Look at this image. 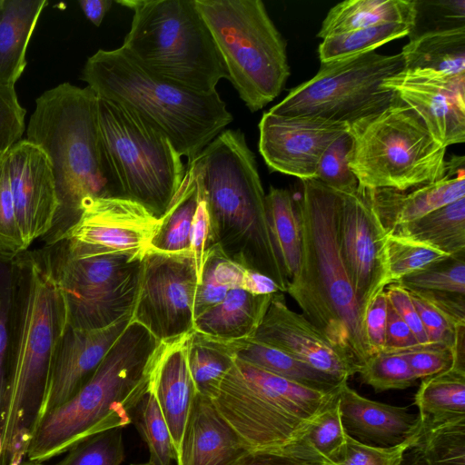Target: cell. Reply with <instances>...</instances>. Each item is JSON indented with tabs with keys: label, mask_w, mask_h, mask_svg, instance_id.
I'll return each instance as SVG.
<instances>
[{
	"label": "cell",
	"mask_w": 465,
	"mask_h": 465,
	"mask_svg": "<svg viewBox=\"0 0 465 465\" xmlns=\"http://www.w3.org/2000/svg\"><path fill=\"white\" fill-rule=\"evenodd\" d=\"M12 371L0 436V465L26 458L41 418L57 344L67 326L64 298L41 251L16 256Z\"/></svg>",
	"instance_id": "1"
},
{
	"label": "cell",
	"mask_w": 465,
	"mask_h": 465,
	"mask_svg": "<svg viewBox=\"0 0 465 465\" xmlns=\"http://www.w3.org/2000/svg\"><path fill=\"white\" fill-rule=\"evenodd\" d=\"M163 341L131 320L91 378L38 421L26 458L44 462L104 430L127 426L151 390Z\"/></svg>",
	"instance_id": "2"
},
{
	"label": "cell",
	"mask_w": 465,
	"mask_h": 465,
	"mask_svg": "<svg viewBox=\"0 0 465 465\" xmlns=\"http://www.w3.org/2000/svg\"><path fill=\"white\" fill-rule=\"evenodd\" d=\"M302 189L295 200L302 231L301 262L286 292L335 347L361 367L371 353L341 251V193L316 179L302 181Z\"/></svg>",
	"instance_id": "3"
},
{
	"label": "cell",
	"mask_w": 465,
	"mask_h": 465,
	"mask_svg": "<svg viewBox=\"0 0 465 465\" xmlns=\"http://www.w3.org/2000/svg\"><path fill=\"white\" fill-rule=\"evenodd\" d=\"M205 201L216 245L232 262L271 278H288L272 242L255 156L240 130H224L189 163Z\"/></svg>",
	"instance_id": "4"
},
{
	"label": "cell",
	"mask_w": 465,
	"mask_h": 465,
	"mask_svg": "<svg viewBox=\"0 0 465 465\" xmlns=\"http://www.w3.org/2000/svg\"><path fill=\"white\" fill-rule=\"evenodd\" d=\"M26 135L45 153L54 173L58 209L45 235L51 245L76 223L87 201L114 196L99 142L97 95L69 83L45 91L35 101Z\"/></svg>",
	"instance_id": "5"
},
{
	"label": "cell",
	"mask_w": 465,
	"mask_h": 465,
	"mask_svg": "<svg viewBox=\"0 0 465 465\" xmlns=\"http://www.w3.org/2000/svg\"><path fill=\"white\" fill-rule=\"evenodd\" d=\"M82 78L98 97L122 105L164 134L188 163L233 120L217 91L199 93L157 76L121 47L90 56Z\"/></svg>",
	"instance_id": "6"
},
{
	"label": "cell",
	"mask_w": 465,
	"mask_h": 465,
	"mask_svg": "<svg viewBox=\"0 0 465 465\" xmlns=\"http://www.w3.org/2000/svg\"><path fill=\"white\" fill-rule=\"evenodd\" d=\"M134 15L122 46L148 72L211 94L227 72L194 0H118Z\"/></svg>",
	"instance_id": "7"
},
{
	"label": "cell",
	"mask_w": 465,
	"mask_h": 465,
	"mask_svg": "<svg viewBox=\"0 0 465 465\" xmlns=\"http://www.w3.org/2000/svg\"><path fill=\"white\" fill-rule=\"evenodd\" d=\"M234 359L213 400L252 451L276 450L303 440L336 398Z\"/></svg>",
	"instance_id": "8"
},
{
	"label": "cell",
	"mask_w": 465,
	"mask_h": 465,
	"mask_svg": "<svg viewBox=\"0 0 465 465\" xmlns=\"http://www.w3.org/2000/svg\"><path fill=\"white\" fill-rule=\"evenodd\" d=\"M104 165L114 196L134 201L161 219L187 166L168 138L122 105L97 96Z\"/></svg>",
	"instance_id": "9"
},
{
	"label": "cell",
	"mask_w": 465,
	"mask_h": 465,
	"mask_svg": "<svg viewBox=\"0 0 465 465\" xmlns=\"http://www.w3.org/2000/svg\"><path fill=\"white\" fill-rule=\"evenodd\" d=\"M227 72L251 112L273 101L290 76L286 42L261 0H194Z\"/></svg>",
	"instance_id": "10"
},
{
	"label": "cell",
	"mask_w": 465,
	"mask_h": 465,
	"mask_svg": "<svg viewBox=\"0 0 465 465\" xmlns=\"http://www.w3.org/2000/svg\"><path fill=\"white\" fill-rule=\"evenodd\" d=\"M348 133L351 137L349 166L361 188L404 192L446 174V147L400 99L350 124Z\"/></svg>",
	"instance_id": "11"
},
{
	"label": "cell",
	"mask_w": 465,
	"mask_h": 465,
	"mask_svg": "<svg viewBox=\"0 0 465 465\" xmlns=\"http://www.w3.org/2000/svg\"><path fill=\"white\" fill-rule=\"evenodd\" d=\"M404 69L401 53L375 51L321 63L317 74L289 92L269 112L317 117L348 125L378 113L399 97L382 83Z\"/></svg>",
	"instance_id": "12"
},
{
	"label": "cell",
	"mask_w": 465,
	"mask_h": 465,
	"mask_svg": "<svg viewBox=\"0 0 465 465\" xmlns=\"http://www.w3.org/2000/svg\"><path fill=\"white\" fill-rule=\"evenodd\" d=\"M41 252L64 298L68 326L97 330L132 316L143 258L124 252L73 256L60 242Z\"/></svg>",
	"instance_id": "13"
},
{
	"label": "cell",
	"mask_w": 465,
	"mask_h": 465,
	"mask_svg": "<svg viewBox=\"0 0 465 465\" xmlns=\"http://www.w3.org/2000/svg\"><path fill=\"white\" fill-rule=\"evenodd\" d=\"M198 277L190 251L149 249L142 259L139 290L131 320L160 341L193 331Z\"/></svg>",
	"instance_id": "14"
},
{
	"label": "cell",
	"mask_w": 465,
	"mask_h": 465,
	"mask_svg": "<svg viewBox=\"0 0 465 465\" xmlns=\"http://www.w3.org/2000/svg\"><path fill=\"white\" fill-rule=\"evenodd\" d=\"M160 223L134 201L119 196L97 197L84 204L79 220L58 242L73 256L124 252L143 258Z\"/></svg>",
	"instance_id": "15"
},
{
	"label": "cell",
	"mask_w": 465,
	"mask_h": 465,
	"mask_svg": "<svg viewBox=\"0 0 465 465\" xmlns=\"http://www.w3.org/2000/svg\"><path fill=\"white\" fill-rule=\"evenodd\" d=\"M341 197V251L363 322L371 300L389 284V232L366 189L359 187L355 193Z\"/></svg>",
	"instance_id": "16"
},
{
	"label": "cell",
	"mask_w": 465,
	"mask_h": 465,
	"mask_svg": "<svg viewBox=\"0 0 465 465\" xmlns=\"http://www.w3.org/2000/svg\"><path fill=\"white\" fill-rule=\"evenodd\" d=\"M258 148L272 172L301 181L315 179L319 162L329 145L349 125L317 117L263 113L259 123Z\"/></svg>",
	"instance_id": "17"
},
{
	"label": "cell",
	"mask_w": 465,
	"mask_h": 465,
	"mask_svg": "<svg viewBox=\"0 0 465 465\" xmlns=\"http://www.w3.org/2000/svg\"><path fill=\"white\" fill-rule=\"evenodd\" d=\"M382 85L420 116L442 146L464 143L465 74L403 69Z\"/></svg>",
	"instance_id": "18"
},
{
	"label": "cell",
	"mask_w": 465,
	"mask_h": 465,
	"mask_svg": "<svg viewBox=\"0 0 465 465\" xmlns=\"http://www.w3.org/2000/svg\"><path fill=\"white\" fill-rule=\"evenodd\" d=\"M252 338L340 381H348L361 369L350 354L335 347L303 314L289 309L281 292L272 295Z\"/></svg>",
	"instance_id": "19"
},
{
	"label": "cell",
	"mask_w": 465,
	"mask_h": 465,
	"mask_svg": "<svg viewBox=\"0 0 465 465\" xmlns=\"http://www.w3.org/2000/svg\"><path fill=\"white\" fill-rule=\"evenodd\" d=\"M5 155L16 219L29 247L49 232L58 209L52 166L45 153L26 139Z\"/></svg>",
	"instance_id": "20"
},
{
	"label": "cell",
	"mask_w": 465,
	"mask_h": 465,
	"mask_svg": "<svg viewBox=\"0 0 465 465\" xmlns=\"http://www.w3.org/2000/svg\"><path fill=\"white\" fill-rule=\"evenodd\" d=\"M131 318L97 330L66 326L54 355L41 418L69 400L91 378Z\"/></svg>",
	"instance_id": "21"
},
{
	"label": "cell",
	"mask_w": 465,
	"mask_h": 465,
	"mask_svg": "<svg viewBox=\"0 0 465 465\" xmlns=\"http://www.w3.org/2000/svg\"><path fill=\"white\" fill-rule=\"evenodd\" d=\"M251 451L213 400L196 392L184 427L177 465H234Z\"/></svg>",
	"instance_id": "22"
},
{
	"label": "cell",
	"mask_w": 465,
	"mask_h": 465,
	"mask_svg": "<svg viewBox=\"0 0 465 465\" xmlns=\"http://www.w3.org/2000/svg\"><path fill=\"white\" fill-rule=\"evenodd\" d=\"M343 429L355 440L375 447L400 445L420 432L418 415L408 407L392 406L361 396L348 382L339 391Z\"/></svg>",
	"instance_id": "23"
},
{
	"label": "cell",
	"mask_w": 465,
	"mask_h": 465,
	"mask_svg": "<svg viewBox=\"0 0 465 465\" xmlns=\"http://www.w3.org/2000/svg\"><path fill=\"white\" fill-rule=\"evenodd\" d=\"M465 158L452 155L446 174L437 182L411 191L389 188L366 189L371 202L388 232L430 212L465 197Z\"/></svg>",
	"instance_id": "24"
},
{
	"label": "cell",
	"mask_w": 465,
	"mask_h": 465,
	"mask_svg": "<svg viewBox=\"0 0 465 465\" xmlns=\"http://www.w3.org/2000/svg\"><path fill=\"white\" fill-rule=\"evenodd\" d=\"M190 335L191 332L163 341L152 382V391L172 435L176 459L196 393L187 361Z\"/></svg>",
	"instance_id": "25"
},
{
	"label": "cell",
	"mask_w": 465,
	"mask_h": 465,
	"mask_svg": "<svg viewBox=\"0 0 465 465\" xmlns=\"http://www.w3.org/2000/svg\"><path fill=\"white\" fill-rule=\"evenodd\" d=\"M272 295L231 289L222 302L194 320L193 331L224 341L251 338L260 326Z\"/></svg>",
	"instance_id": "26"
},
{
	"label": "cell",
	"mask_w": 465,
	"mask_h": 465,
	"mask_svg": "<svg viewBox=\"0 0 465 465\" xmlns=\"http://www.w3.org/2000/svg\"><path fill=\"white\" fill-rule=\"evenodd\" d=\"M46 0H3L0 6V84L15 86Z\"/></svg>",
	"instance_id": "27"
},
{
	"label": "cell",
	"mask_w": 465,
	"mask_h": 465,
	"mask_svg": "<svg viewBox=\"0 0 465 465\" xmlns=\"http://www.w3.org/2000/svg\"><path fill=\"white\" fill-rule=\"evenodd\" d=\"M224 342L234 359L312 390L326 393L334 392L347 382L322 373L288 353L252 337Z\"/></svg>",
	"instance_id": "28"
},
{
	"label": "cell",
	"mask_w": 465,
	"mask_h": 465,
	"mask_svg": "<svg viewBox=\"0 0 465 465\" xmlns=\"http://www.w3.org/2000/svg\"><path fill=\"white\" fill-rule=\"evenodd\" d=\"M401 53L406 70L465 74V25L434 28L418 34Z\"/></svg>",
	"instance_id": "29"
},
{
	"label": "cell",
	"mask_w": 465,
	"mask_h": 465,
	"mask_svg": "<svg viewBox=\"0 0 465 465\" xmlns=\"http://www.w3.org/2000/svg\"><path fill=\"white\" fill-rule=\"evenodd\" d=\"M417 1L346 0L327 13L317 36L322 40L385 23H408L416 26Z\"/></svg>",
	"instance_id": "30"
},
{
	"label": "cell",
	"mask_w": 465,
	"mask_h": 465,
	"mask_svg": "<svg viewBox=\"0 0 465 465\" xmlns=\"http://www.w3.org/2000/svg\"><path fill=\"white\" fill-rule=\"evenodd\" d=\"M389 233L430 245L451 256L465 255V197L401 224Z\"/></svg>",
	"instance_id": "31"
},
{
	"label": "cell",
	"mask_w": 465,
	"mask_h": 465,
	"mask_svg": "<svg viewBox=\"0 0 465 465\" xmlns=\"http://www.w3.org/2000/svg\"><path fill=\"white\" fill-rule=\"evenodd\" d=\"M265 209L275 252L288 281L298 272L302 255V231L296 201L287 189L271 186Z\"/></svg>",
	"instance_id": "32"
},
{
	"label": "cell",
	"mask_w": 465,
	"mask_h": 465,
	"mask_svg": "<svg viewBox=\"0 0 465 465\" xmlns=\"http://www.w3.org/2000/svg\"><path fill=\"white\" fill-rule=\"evenodd\" d=\"M414 400L422 426L465 418V370L452 367L422 379Z\"/></svg>",
	"instance_id": "33"
},
{
	"label": "cell",
	"mask_w": 465,
	"mask_h": 465,
	"mask_svg": "<svg viewBox=\"0 0 465 465\" xmlns=\"http://www.w3.org/2000/svg\"><path fill=\"white\" fill-rule=\"evenodd\" d=\"M198 201L197 183L193 173L187 167L180 190L160 219V226L150 249L163 252L190 251L191 230Z\"/></svg>",
	"instance_id": "34"
},
{
	"label": "cell",
	"mask_w": 465,
	"mask_h": 465,
	"mask_svg": "<svg viewBox=\"0 0 465 465\" xmlns=\"http://www.w3.org/2000/svg\"><path fill=\"white\" fill-rule=\"evenodd\" d=\"M187 361L196 392L213 399L234 358L223 340L193 331Z\"/></svg>",
	"instance_id": "35"
},
{
	"label": "cell",
	"mask_w": 465,
	"mask_h": 465,
	"mask_svg": "<svg viewBox=\"0 0 465 465\" xmlns=\"http://www.w3.org/2000/svg\"><path fill=\"white\" fill-rule=\"evenodd\" d=\"M16 272V256L0 255V436L12 371Z\"/></svg>",
	"instance_id": "36"
},
{
	"label": "cell",
	"mask_w": 465,
	"mask_h": 465,
	"mask_svg": "<svg viewBox=\"0 0 465 465\" xmlns=\"http://www.w3.org/2000/svg\"><path fill=\"white\" fill-rule=\"evenodd\" d=\"M415 25L408 23H385L329 36L319 45L321 63H326L371 51L395 39L411 35Z\"/></svg>",
	"instance_id": "37"
},
{
	"label": "cell",
	"mask_w": 465,
	"mask_h": 465,
	"mask_svg": "<svg viewBox=\"0 0 465 465\" xmlns=\"http://www.w3.org/2000/svg\"><path fill=\"white\" fill-rule=\"evenodd\" d=\"M245 268L226 257L218 245L208 253L194 297V320L218 305L231 289L242 287Z\"/></svg>",
	"instance_id": "38"
},
{
	"label": "cell",
	"mask_w": 465,
	"mask_h": 465,
	"mask_svg": "<svg viewBox=\"0 0 465 465\" xmlns=\"http://www.w3.org/2000/svg\"><path fill=\"white\" fill-rule=\"evenodd\" d=\"M134 422L146 443L154 465H171L176 460V451L167 422L153 391L142 398L133 415Z\"/></svg>",
	"instance_id": "39"
},
{
	"label": "cell",
	"mask_w": 465,
	"mask_h": 465,
	"mask_svg": "<svg viewBox=\"0 0 465 465\" xmlns=\"http://www.w3.org/2000/svg\"><path fill=\"white\" fill-rule=\"evenodd\" d=\"M420 426L418 444L428 465H465V418Z\"/></svg>",
	"instance_id": "40"
},
{
	"label": "cell",
	"mask_w": 465,
	"mask_h": 465,
	"mask_svg": "<svg viewBox=\"0 0 465 465\" xmlns=\"http://www.w3.org/2000/svg\"><path fill=\"white\" fill-rule=\"evenodd\" d=\"M386 250L389 284L451 256L430 245L392 233H388Z\"/></svg>",
	"instance_id": "41"
},
{
	"label": "cell",
	"mask_w": 465,
	"mask_h": 465,
	"mask_svg": "<svg viewBox=\"0 0 465 465\" xmlns=\"http://www.w3.org/2000/svg\"><path fill=\"white\" fill-rule=\"evenodd\" d=\"M358 373L362 382L377 392L406 389L417 381L401 351H383L373 354Z\"/></svg>",
	"instance_id": "42"
},
{
	"label": "cell",
	"mask_w": 465,
	"mask_h": 465,
	"mask_svg": "<svg viewBox=\"0 0 465 465\" xmlns=\"http://www.w3.org/2000/svg\"><path fill=\"white\" fill-rule=\"evenodd\" d=\"M124 460L122 429L114 428L74 445L55 465H121Z\"/></svg>",
	"instance_id": "43"
},
{
	"label": "cell",
	"mask_w": 465,
	"mask_h": 465,
	"mask_svg": "<svg viewBox=\"0 0 465 465\" xmlns=\"http://www.w3.org/2000/svg\"><path fill=\"white\" fill-rule=\"evenodd\" d=\"M398 282L407 290L465 294V255L450 256Z\"/></svg>",
	"instance_id": "44"
},
{
	"label": "cell",
	"mask_w": 465,
	"mask_h": 465,
	"mask_svg": "<svg viewBox=\"0 0 465 465\" xmlns=\"http://www.w3.org/2000/svg\"><path fill=\"white\" fill-rule=\"evenodd\" d=\"M351 137L348 131L334 140L323 153L315 179L341 194H352L359 189L356 176L349 166Z\"/></svg>",
	"instance_id": "45"
},
{
	"label": "cell",
	"mask_w": 465,
	"mask_h": 465,
	"mask_svg": "<svg viewBox=\"0 0 465 465\" xmlns=\"http://www.w3.org/2000/svg\"><path fill=\"white\" fill-rule=\"evenodd\" d=\"M339 393L331 403L315 419L305 436V442L322 459L332 463L341 454L346 442L340 411Z\"/></svg>",
	"instance_id": "46"
},
{
	"label": "cell",
	"mask_w": 465,
	"mask_h": 465,
	"mask_svg": "<svg viewBox=\"0 0 465 465\" xmlns=\"http://www.w3.org/2000/svg\"><path fill=\"white\" fill-rule=\"evenodd\" d=\"M5 153L0 155V255L15 257L28 247L16 219Z\"/></svg>",
	"instance_id": "47"
},
{
	"label": "cell",
	"mask_w": 465,
	"mask_h": 465,
	"mask_svg": "<svg viewBox=\"0 0 465 465\" xmlns=\"http://www.w3.org/2000/svg\"><path fill=\"white\" fill-rule=\"evenodd\" d=\"M420 435V432L409 440L390 448L363 444L347 435L341 454L332 463L326 465H398L403 453L417 443Z\"/></svg>",
	"instance_id": "48"
},
{
	"label": "cell",
	"mask_w": 465,
	"mask_h": 465,
	"mask_svg": "<svg viewBox=\"0 0 465 465\" xmlns=\"http://www.w3.org/2000/svg\"><path fill=\"white\" fill-rule=\"evenodd\" d=\"M25 117L15 86L0 84V155L22 140Z\"/></svg>",
	"instance_id": "49"
},
{
	"label": "cell",
	"mask_w": 465,
	"mask_h": 465,
	"mask_svg": "<svg viewBox=\"0 0 465 465\" xmlns=\"http://www.w3.org/2000/svg\"><path fill=\"white\" fill-rule=\"evenodd\" d=\"M322 459L304 439L276 450H255L242 457L234 465H322Z\"/></svg>",
	"instance_id": "50"
},
{
	"label": "cell",
	"mask_w": 465,
	"mask_h": 465,
	"mask_svg": "<svg viewBox=\"0 0 465 465\" xmlns=\"http://www.w3.org/2000/svg\"><path fill=\"white\" fill-rule=\"evenodd\" d=\"M401 352L417 380L449 371L455 364L453 349L442 345L418 346Z\"/></svg>",
	"instance_id": "51"
},
{
	"label": "cell",
	"mask_w": 465,
	"mask_h": 465,
	"mask_svg": "<svg viewBox=\"0 0 465 465\" xmlns=\"http://www.w3.org/2000/svg\"><path fill=\"white\" fill-rule=\"evenodd\" d=\"M409 292L430 342L453 349L460 330L465 328V326L456 327L448 318L425 300L411 291Z\"/></svg>",
	"instance_id": "52"
},
{
	"label": "cell",
	"mask_w": 465,
	"mask_h": 465,
	"mask_svg": "<svg viewBox=\"0 0 465 465\" xmlns=\"http://www.w3.org/2000/svg\"><path fill=\"white\" fill-rule=\"evenodd\" d=\"M215 245L216 242L208 209L204 199L199 193V201L193 217L190 237V252L195 264L198 282L206 261V257Z\"/></svg>",
	"instance_id": "53"
},
{
	"label": "cell",
	"mask_w": 465,
	"mask_h": 465,
	"mask_svg": "<svg viewBox=\"0 0 465 465\" xmlns=\"http://www.w3.org/2000/svg\"><path fill=\"white\" fill-rule=\"evenodd\" d=\"M389 301L385 289L369 304L363 319V333L371 356L383 351L388 319Z\"/></svg>",
	"instance_id": "54"
},
{
	"label": "cell",
	"mask_w": 465,
	"mask_h": 465,
	"mask_svg": "<svg viewBox=\"0 0 465 465\" xmlns=\"http://www.w3.org/2000/svg\"><path fill=\"white\" fill-rule=\"evenodd\" d=\"M385 292L389 303L410 327L419 344H431L409 291L399 282H392L385 287Z\"/></svg>",
	"instance_id": "55"
},
{
	"label": "cell",
	"mask_w": 465,
	"mask_h": 465,
	"mask_svg": "<svg viewBox=\"0 0 465 465\" xmlns=\"http://www.w3.org/2000/svg\"><path fill=\"white\" fill-rule=\"evenodd\" d=\"M441 312L456 327L465 326V294L409 290Z\"/></svg>",
	"instance_id": "56"
},
{
	"label": "cell",
	"mask_w": 465,
	"mask_h": 465,
	"mask_svg": "<svg viewBox=\"0 0 465 465\" xmlns=\"http://www.w3.org/2000/svg\"><path fill=\"white\" fill-rule=\"evenodd\" d=\"M420 346L404 321L389 303L384 351H404Z\"/></svg>",
	"instance_id": "57"
},
{
	"label": "cell",
	"mask_w": 465,
	"mask_h": 465,
	"mask_svg": "<svg viewBox=\"0 0 465 465\" xmlns=\"http://www.w3.org/2000/svg\"><path fill=\"white\" fill-rule=\"evenodd\" d=\"M241 289L255 295H270L280 292L271 278L247 268L244 270Z\"/></svg>",
	"instance_id": "58"
},
{
	"label": "cell",
	"mask_w": 465,
	"mask_h": 465,
	"mask_svg": "<svg viewBox=\"0 0 465 465\" xmlns=\"http://www.w3.org/2000/svg\"><path fill=\"white\" fill-rule=\"evenodd\" d=\"M80 7L86 18L95 26H99L106 13L111 8L113 1L111 0H81Z\"/></svg>",
	"instance_id": "59"
},
{
	"label": "cell",
	"mask_w": 465,
	"mask_h": 465,
	"mask_svg": "<svg viewBox=\"0 0 465 465\" xmlns=\"http://www.w3.org/2000/svg\"><path fill=\"white\" fill-rule=\"evenodd\" d=\"M398 465H428L422 450L417 443L408 449Z\"/></svg>",
	"instance_id": "60"
},
{
	"label": "cell",
	"mask_w": 465,
	"mask_h": 465,
	"mask_svg": "<svg viewBox=\"0 0 465 465\" xmlns=\"http://www.w3.org/2000/svg\"><path fill=\"white\" fill-rule=\"evenodd\" d=\"M18 465H43V464H42V462L27 460V461H23L22 463H20Z\"/></svg>",
	"instance_id": "61"
},
{
	"label": "cell",
	"mask_w": 465,
	"mask_h": 465,
	"mask_svg": "<svg viewBox=\"0 0 465 465\" xmlns=\"http://www.w3.org/2000/svg\"><path fill=\"white\" fill-rule=\"evenodd\" d=\"M131 465H154L150 461L144 462V463H138V464H131Z\"/></svg>",
	"instance_id": "62"
},
{
	"label": "cell",
	"mask_w": 465,
	"mask_h": 465,
	"mask_svg": "<svg viewBox=\"0 0 465 465\" xmlns=\"http://www.w3.org/2000/svg\"><path fill=\"white\" fill-rule=\"evenodd\" d=\"M2 2H3V0H0V6H1V5H2Z\"/></svg>",
	"instance_id": "63"
},
{
	"label": "cell",
	"mask_w": 465,
	"mask_h": 465,
	"mask_svg": "<svg viewBox=\"0 0 465 465\" xmlns=\"http://www.w3.org/2000/svg\"><path fill=\"white\" fill-rule=\"evenodd\" d=\"M322 465H326V464L323 463Z\"/></svg>",
	"instance_id": "64"
}]
</instances>
